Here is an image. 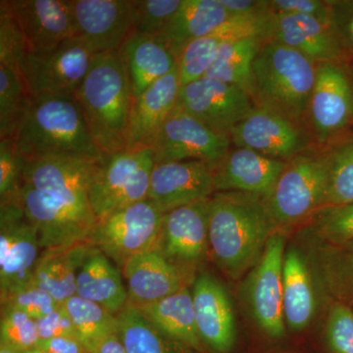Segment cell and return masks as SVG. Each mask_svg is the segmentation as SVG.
<instances>
[{"instance_id": "1", "label": "cell", "mask_w": 353, "mask_h": 353, "mask_svg": "<svg viewBox=\"0 0 353 353\" xmlns=\"http://www.w3.org/2000/svg\"><path fill=\"white\" fill-rule=\"evenodd\" d=\"M277 230L265 197L221 192L209 199V250L228 277L236 280L252 269Z\"/></svg>"}, {"instance_id": "2", "label": "cell", "mask_w": 353, "mask_h": 353, "mask_svg": "<svg viewBox=\"0 0 353 353\" xmlns=\"http://www.w3.org/2000/svg\"><path fill=\"white\" fill-rule=\"evenodd\" d=\"M14 139L27 160L66 158L101 163L105 157L95 143L75 97L32 99Z\"/></svg>"}, {"instance_id": "3", "label": "cell", "mask_w": 353, "mask_h": 353, "mask_svg": "<svg viewBox=\"0 0 353 353\" xmlns=\"http://www.w3.org/2000/svg\"><path fill=\"white\" fill-rule=\"evenodd\" d=\"M75 99L95 143L105 157L127 150L131 83L119 50L95 54Z\"/></svg>"}, {"instance_id": "4", "label": "cell", "mask_w": 353, "mask_h": 353, "mask_svg": "<svg viewBox=\"0 0 353 353\" xmlns=\"http://www.w3.org/2000/svg\"><path fill=\"white\" fill-rule=\"evenodd\" d=\"M315 79L312 60L264 39L253 61L250 97L257 108L268 109L304 129Z\"/></svg>"}, {"instance_id": "5", "label": "cell", "mask_w": 353, "mask_h": 353, "mask_svg": "<svg viewBox=\"0 0 353 353\" xmlns=\"http://www.w3.org/2000/svg\"><path fill=\"white\" fill-rule=\"evenodd\" d=\"M99 164L66 158L27 160L21 183L51 208L94 227L88 189Z\"/></svg>"}, {"instance_id": "6", "label": "cell", "mask_w": 353, "mask_h": 353, "mask_svg": "<svg viewBox=\"0 0 353 353\" xmlns=\"http://www.w3.org/2000/svg\"><path fill=\"white\" fill-rule=\"evenodd\" d=\"M154 165L150 148L125 150L104 157L88 189L97 219L148 199Z\"/></svg>"}, {"instance_id": "7", "label": "cell", "mask_w": 353, "mask_h": 353, "mask_svg": "<svg viewBox=\"0 0 353 353\" xmlns=\"http://www.w3.org/2000/svg\"><path fill=\"white\" fill-rule=\"evenodd\" d=\"M326 189L327 166L322 150L309 148L290 159L266 199L278 229L303 222L322 208Z\"/></svg>"}, {"instance_id": "8", "label": "cell", "mask_w": 353, "mask_h": 353, "mask_svg": "<svg viewBox=\"0 0 353 353\" xmlns=\"http://www.w3.org/2000/svg\"><path fill=\"white\" fill-rule=\"evenodd\" d=\"M353 126V82L343 64L316 63L314 88L304 129L311 141L326 148L343 138Z\"/></svg>"}, {"instance_id": "9", "label": "cell", "mask_w": 353, "mask_h": 353, "mask_svg": "<svg viewBox=\"0 0 353 353\" xmlns=\"http://www.w3.org/2000/svg\"><path fill=\"white\" fill-rule=\"evenodd\" d=\"M164 215L145 199L97 220L88 243L99 248L121 271L132 257L155 248Z\"/></svg>"}, {"instance_id": "10", "label": "cell", "mask_w": 353, "mask_h": 353, "mask_svg": "<svg viewBox=\"0 0 353 353\" xmlns=\"http://www.w3.org/2000/svg\"><path fill=\"white\" fill-rule=\"evenodd\" d=\"M94 53L79 37L66 39L53 50L27 53L19 73L32 99L75 97L94 61Z\"/></svg>"}, {"instance_id": "11", "label": "cell", "mask_w": 353, "mask_h": 353, "mask_svg": "<svg viewBox=\"0 0 353 353\" xmlns=\"http://www.w3.org/2000/svg\"><path fill=\"white\" fill-rule=\"evenodd\" d=\"M148 148L155 164L196 160L214 172L231 150L232 143L229 134L213 131L176 106Z\"/></svg>"}, {"instance_id": "12", "label": "cell", "mask_w": 353, "mask_h": 353, "mask_svg": "<svg viewBox=\"0 0 353 353\" xmlns=\"http://www.w3.org/2000/svg\"><path fill=\"white\" fill-rule=\"evenodd\" d=\"M1 301L32 285L39 254V234L17 199L0 206Z\"/></svg>"}, {"instance_id": "13", "label": "cell", "mask_w": 353, "mask_h": 353, "mask_svg": "<svg viewBox=\"0 0 353 353\" xmlns=\"http://www.w3.org/2000/svg\"><path fill=\"white\" fill-rule=\"evenodd\" d=\"M285 236L278 229L267 241L263 254L252 269L245 285V296L253 319L267 336H285L283 309V266Z\"/></svg>"}, {"instance_id": "14", "label": "cell", "mask_w": 353, "mask_h": 353, "mask_svg": "<svg viewBox=\"0 0 353 353\" xmlns=\"http://www.w3.org/2000/svg\"><path fill=\"white\" fill-rule=\"evenodd\" d=\"M176 106L213 131L229 134L256 105L245 90L205 76L181 87Z\"/></svg>"}, {"instance_id": "15", "label": "cell", "mask_w": 353, "mask_h": 353, "mask_svg": "<svg viewBox=\"0 0 353 353\" xmlns=\"http://www.w3.org/2000/svg\"><path fill=\"white\" fill-rule=\"evenodd\" d=\"M229 136L234 148H248L284 162L309 150L312 143L303 127L257 106L231 130Z\"/></svg>"}, {"instance_id": "16", "label": "cell", "mask_w": 353, "mask_h": 353, "mask_svg": "<svg viewBox=\"0 0 353 353\" xmlns=\"http://www.w3.org/2000/svg\"><path fill=\"white\" fill-rule=\"evenodd\" d=\"M76 36L94 54L119 50L134 28V0H71Z\"/></svg>"}, {"instance_id": "17", "label": "cell", "mask_w": 353, "mask_h": 353, "mask_svg": "<svg viewBox=\"0 0 353 353\" xmlns=\"http://www.w3.org/2000/svg\"><path fill=\"white\" fill-rule=\"evenodd\" d=\"M214 194V172L203 162L188 160L155 164L148 199L162 213H167L206 201Z\"/></svg>"}, {"instance_id": "18", "label": "cell", "mask_w": 353, "mask_h": 353, "mask_svg": "<svg viewBox=\"0 0 353 353\" xmlns=\"http://www.w3.org/2000/svg\"><path fill=\"white\" fill-rule=\"evenodd\" d=\"M209 199L165 213L155 250L180 269L199 263L208 252Z\"/></svg>"}, {"instance_id": "19", "label": "cell", "mask_w": 353, "mask_h": 353, "mask_svg": "<svg viewBox=\"0 0 353 353\" xmlns=\"http://www.w3.org/2000/svg\"><path fill=\"white\" fill-rule=\"evenodd\" d=\"M197 331L215 352L229 353L236 338V319L229 294L220 281L201 274L192 287Z\"/></svg>"}, {"instance_id": "20", "label": "cell", "mask_w": 353, "mask_h": 353, "mask_svg": "<svg viewBox=\"0 0 353 353\" xmlns=\"http://www.w3.org/2000/svg\"><path fill=\"white\" fill-rule=\"evenodd\" d=\"M27 41L28 53L53 50L76 37L71 0H8Z\"/></svg>"}, {"instance_id": "21", "label": "cell", "mask_w": 353, "mask_h": 353, "mask_svg": "<svg viewBox=\"0 0 353 353\" xmlns=\"http://www.w3.org/2000/svg\"><path fill=\"white\" fill-rule=\"evenodd\" d=\"M266 39L299 51L314 63H341L345 58L330 25L312 16L271 14Z\"/></svg>"}, {"instance_id": "22", "label": "cell", "mask_w": 353, "mask_h": 353, "mask_svg": "<svg viewBox=\"0 0 353 353\" xmlns=\"http://www.w3.org/2000/svg\"><path fill=\"white\" fill-rule=\"evenodd\" d=\"M287 162L245 148L230 150L214 171L215 192H238L268 199Z\"/></svg>"}, {"instance_id": "23", "label": "cell", "mask_w": 353, "mask_h": 353, "mask_svg": "<svg viewBox=\"0 0 353 353\" xmlns=\"http://www.w3.org/2000/svg\"><path fill=\"white\" fill-rule=\"evenodd\" d=\"M181 83L173 70L132 99L127 132V150L148 148L159 128L178 103Z\"/></svg>"}, {"instance_id": "24", "label": "cell", "mask_w": 353, "mask_h": 353, "mask_svg": "<svg viewBox=\"0 0 353 353\" xmlns=\"http://www.w3.org/2000/svg\"><path fill=\"white\" fill-rule=\"evenodd\" d=\"M121 272L127 282L129 301L136 306L155 303L185 287L182 269L155 248L132 257Z\"/></svg>"}, {"instance_id": "25", "label": "cell", "mask_w": 353, "mask_h": 353, "mask_svg": "<svg viewBox=\"0 0 353 353\" xmlns=\"http://www.w3.org/2000/svg\"><path fill=\"white\" fill-rule=\"evenodd\" d=\"M131 83L132 99L170 73L176 58L164 41L132 32L119 50Z\"/></svg>"}, {"instance_id": "26", "label": "cell", "mask_w": 353, "mask_h": 353, "mask_svg": "<svg viewBox=\"0 0 353 353\" xmlns=\"http://www.w3.org/2000/svg\"><path fill=\"white\" fill-rule=\"evenodd\" d=\"M232 19L220 0H183L159 37L178 59L183 48L190 41L218 31Z\"/></svg>"}, {"instance_id": "27", "label": "cell", "mask_w": 353, "mask_h": 353, "mask_svg": "<svg viewBox=\"0 0 353 353\" xmlns=\"http://www.w3.org/2000/svg\"><path fill=\"white\" fill-rule=\"evenodd\" d=\"M120 272L99 248L90 245L77 276L76 296L101 304L117 315L129 303Z\"/></svg>"}, {"instance_id": "28", "label": "cell", "mask_w": 353, "mask_h": 353, "mask_svg": "<svg viewBox=\"0 0 353 353\" xmlns=\"http://www.w3.org/2000/svg\"><path fill=\"white\" fill-rule=\"evenodd\" d=\"M283 309L285 326L303 331L312 321L316 296L307 262L299 250L290 248L283 266Z\"/></svg>"}, {"instance_id": "29", "label": "cell", "mask_w": 353, "mask_h": 353, "mask_svg": "<svg viewBox=\"0 0 353 353\" xmlns=\"http://www.w3.org/2000/svg\"><path fill=\"white\" fill-rule=\"evenodd\" d=\"M90 248L85 243L63 250H43L32 285L46 290L58 303H66L77 294V276Z\"/></svg>"}, {"instance_id": "30", "label": "cell", "mask_w": 353, "mask_h": 353, "mask_svg": "<svg viewBox=\"0 0 353 353\" xmlns=\"http://www.w3.org/2000/svg\"><path fill=\"white\" fill-rule=\"evenodd\" d=\"M137 307L164 333L194 350H201L194 299L187 287L155 303Z\"/></svg>"}, {"instance_id": "31", "label": "cell", "mask_w": 353, "mask_h": 353, "mask_svg": "<svg viewBox=\"0 0 353 353\" xmlns=\"http://www.w3.org/2000/svg\"><path fill=\"white\" fill-rule=\"evenodd\" d=\"M117 318L118 334L128 353H194L196 350L164 333L130 301Z\"/></svg>"}, {"instance_id": "32", "label": "cell", "mask_w": 353, "mask_h": 353, "mask_svg": "<svg viewBox=\"0 0 353 353\" xmlns=\"http://www.w3.org/2000/svg\"><path fill=\"white\" fill-rule=\"evenodd\" d=\"M263 41L260 38H243L225 41L206 77L236 85L250 95L253 61Z\"/></svg>"}, {"instance_id": "33", "label": "cell", "mask_w": 353, "mask_h": 353, "mask_svg": "<svg viewBox=\"0 0 353 353\" xmlns=\"http://www.w3.org/2000/svg\"><path fill=\"white\" fill-rule=\"evenodd\" d=\"M327 166L324 206L353 203V139L323 148Z\"/></svg>"}, {"instance_id": "34", "label": "cell", "mask_w": 353, "mask_h": 353, "mask_svg": "<svg viewBox=\"0 0 353 353\" xmlns=\"http://www.w3.org/2000/svg\"><path fill=\"white\" fill-rule=\"evenodd\" d=\"M63 305L87 350L97 341L119 333L117 315L113 314L101 304L74 296Z\"/></svg>"}, {"instance_id": "35", "label": "cell", "mask_w": 353, "mask_h": 353, "mask_svg": "<svg viewBox=\"0 0 353 353\" xmlns=\"http://www.w3.org/2000/svg\"><path fill=\"white\" fill-rule=\"evenodd\" d=\"M32 101L19 71L0 66V139L15 138Z\"/></svg>"}, {"instance_id": "36", "label": "cell", "mask_w": 353, "mask_h": 353, "mask_svg": "<svg viewBox=\"0 0 353 353\" xmlns=\"http://www.w3.org/2000/svg\"><path fill=\"white\" fill-rule=\"evenodd\" d=\"M225 26L213 34L190 41L183 48L176 59L181 87L208 75L220 46L225 41L234 39Z\"/></svg>"}, {"instance_id": "37", "label": "cell", "mask_w": 353, "mask_h": 353, "mask_svg": "<svg viewBox=\"0 0 353 353\" xmlns=\"http://www.w3.org/2000/svg\"><path fill=\"white\" fill-rule=\"evenodd\" d=\"M1 306L0 343L21 352L38 347L41 339L36 320L14 306Z\"/></svg>"}, {"instance_id": "38", "label": "cell", "mask_w": 353, "mask_h": 353, "mask_svg": "<svg viewBox=\"0 0 353 353\" xmlns=\"http://www.w3.org/2000/svg\"><path fill=\"white\" fill-rule=\"evenodd\" d=\"M28 46L19 21L8 0L0 1V66L18 70Z\"/></svg>"}, {"instance_id": "39", "label": "cell", "mask_w": 353, "mask_h": 353, "mask_svg": "<svg viewBox=\"0 0 353 353\" xmlns=\"http://www.w3.org/2000/svg\"><path fill=\"white\" fill-rule=\"evenodd\" d=\"M183 0H134L132 32L159 38Z\"/></svg>"}, {"instance_id": "40", "label": "cell", "mask_w": 353, "mask_h": 353, "mask_svg": "<svg viewBox=\"0 0 353 353\" xmlns=\"http://www.w3.org/2000/svg\"><path fill=\"white\" fill-rule=\"evenodd\" d=\"M310 218L320 238L336 245L353 243V203L325 206Z\"/></svg>"}, {"instance_id": "41", "label": "cell", "mask_w": 353, "mask_h": 353, "mask_svg": "<svg viewBox=\"0 0 353 353\" xmlns=\"http://www.w3.org/2000/svg\"><path fill=\"white\" fill-rule=\"evenodd\" d=\"M27 159L18 150L15 139H0V199H17Z\"/></svg>"}, {"instance_id": "42", "label": "cell", "mask_w": 353, "mask_h": 353, "mask_svg": "<svg viewBox=\"0 0 353 353\" xmlns=\"http://www.w3.org/2000/svg\"><path fill=\"white\" fill-rule=\"evenodd\" d=\"M326 336L332 352L353 353V311L345 304H334L330 309Z\"/></svg>"}, {"instance_id": "43", "label": "cell", "mask_w": 353, "mask_h": 353, "mask_svg": "<svg viewBox=\"0 0 353 353\" xmlns=\"http://www.w3.org/2000/svg\"><path fill=\"white\" fill-rule=\"evenodd\" d=\"M1 305L14 306L38 320L50 314L61 304L58 303L46 290L31 285L7 297L1 301Z\"/></svg>"}, {"instance_id": "44", "label": "cell", "mask_w": 353, "mask_h": 353, "mask_svg": "<svg viewBox=\"0 0 353 353\" xmlns=\"http://www.w3.org/2000/svg\"><path fill=\"white\" fill-rule=\"evenodd\" d=\"M269 12L272 15L312 16L330 25V1L323 0H269Z\"/></svg>"}, {"instance_id": "45", "label": "cell", "mask_w": 353, "mask_h": 353, "mask_svg": "<svg viewBox=\"0 0 353 353\" xmlns=\"http://www.w3.org/2000/svg\"><path fill=\"white\" fill-rule=\"evenodd\" d=\"M330 27L345 52L353 55V1H330Z\"/></svg>"}, {"instance_id": "46", "label": "cell", "mask_w": 353, "mask_h": 353, "mask_svg": "<svg viewBox=\"0 0 353 353\" xmlns=\"http://www.w3.org/2000/svg\"><path fill=\"white\" fill-rule=\"evenodd\" d=\"M36 322L41 341L61 338V336H69V338H76L80 340L78 332H77L63 304L58 306L50 314L36 320Z\"/></svg>"}, {"instance_id": "47", "label": "cell", "mask_w": 353, "mask_h": 353, "mask_svg": "<svg viewBox=\"0 0 353 353\" xmlns=\"http://www.w3.org/2000/svg\"><path fill=\"white\" fill-rule=\"evenodd\" d=\"M345 252L332 254L326 262V274L334 288L353 290V243H347Z\"/></svg>"}, {"instance_id": "48", "label": "cell", "mask_w": 353, "mask_h": 353, "mask_svg": "<svg viewBox=\"0 0 353 353\" xmlns=\"http://www.w3.org/2000/svg\"><path fill=\"white\" fill-rule=\"evenodd\" d=\"M232 18H252L270 14L268 1L262 0H220Z\"/></svg>"}, {"instance_id": "49", "label": "cell", "mask_w": 353, "mask_h": 353, "mask_svg": "<svg viewBox=\"0 0 353 353\" xmlns=\"http://www.w3.org/2000/svg\"><path fill=\"white\" fill-rule=\"evenodd\" d=\"M38 347L48 353H88L82 341L76 338L61 336L41 341Z\"/></svg>"}, {"instance_id": "50", "label": "cell", "mask_w": 353, "mask_h": 353, "mask_svg": "<svg viewBox=\"0 0 353 353\" xmlns=\"http://www.w3.org/2000/svg\"><path fill=\"white\" fill-rule=\"evenodd\" d=\"M88 353H128L119 334H111L97 341Z\"/></svg>"}, {"instance_id": "51", "label": "cell", "mask_w": 353, "mask_h": 353, "mask_svg": "<svg viewBox=\"0 0 353 353\" xmlns=\"http://www.w3.org/2000/svg\"><path fill=\"white\" fill-rule=\"evenodd\" d=\"M0 353H23L19 350H15V348L9 347V345H4V343H0Z\"/></svg>"}, {"instance_id": "52", "label": "cell", "mask_w": 353, "mask_h": 353, "mask_svg": "<svg viewBox=\"0 0 353 353\" xmlns=\"http://www.w3.org/2000/svg\"><path fill=\"white\" fill-rule=\"evenodd\" d=\"M23 353H48V352H44V350H41V348L37 347L34 348H32V350H27V352H24Z\"/></svg>"}]
</instances>
